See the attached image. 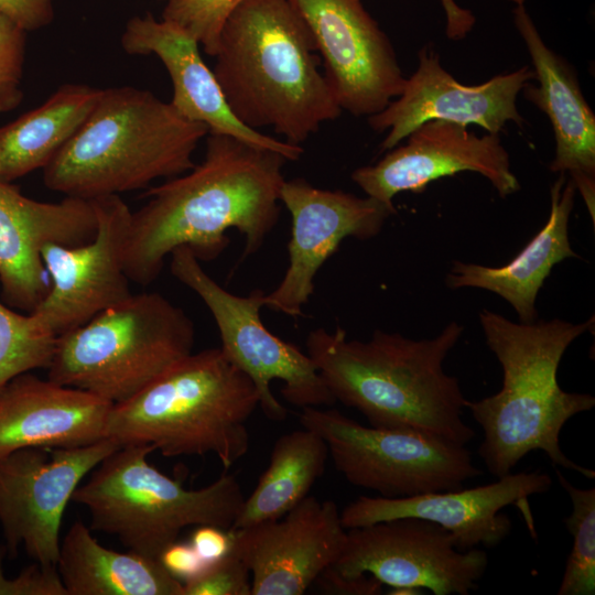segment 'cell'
Segmentation results:
<instances>
[{"label":"cell","instance_id":"1","mask_svg":"<svg viewBox=\"0 0 595 595\" xmlns=\"http://www.w3.org/2000/svg\"><path fill=\"white\" fill-rule=\"evenodd\" d=\"M288 161L277 151L208 133L203 162L147 191V202L131 212L125 247L129 280L151 284L181 246L199 261L214 260L228 247L231 228L245 239L241 259L256 255L278 223Z\"/></svg>","mask_w":595,"mask_h":595},{"label":"cell","instance_id":"23","mask_svg":"<svg viewBox=\"0 0 595 595\" xmlns=\"http://www.w3.org/2000/svg\"><path fill=\"white\" fill-rule=\"evenodd\" d=\"M112 403L24 372L0 387V459L26 447H76L105 439Z\"/></svg>","mask_w":595,"mask_h":595},{"label":"cell","instance_id":"19","mask_svg":"<svg viewBox=\"0 0 595 595\" xmlns=\"http://www.w3.org/2000/svg\"><path fill=\"white\" fill-rule=\"evenodd\" d=\"M250 571L251 595H302L342 554L347 530L333 500L306 496L283 517L230 529Z\"/></svg>","mask_w":595,"mask_h":595},{"label":"cell","instance_id":"20","mask_svg":"<svg viewBox=\"0 0 595 595\" xmlns=\"http://www.w3.org/2000/svg\"><path fill=\"white\" fill-rule=\"evenodd\" d=\"M93 201L65 196L48 203L29 198L0 180V285L3 302L32 313L46 295L50 279L41 251L46 244L77 246L97 231Z\"/></svg>","mask_w":595,"mask_h":595},{"label":"cell","instance_id":"24","mask_svg":"<svg viewBox=\"0 0 595 595\" xmlns=\"http://www.w3.org/2000/svg\"><path fill=\"white\" fill-rule=\"evenodd\" d=\"M576 192L572 180L560 173L550 191L548 221L524 248L501 267L454 261L445 278L447 288L494 292L515 309L520 322H534L536 300L552 268L566 258L578 257L569 240V219Z\"/></svg>","mask_w":595,"mask_h":595},{"label":"cell","instance_id":"25","mask_svg":"<svg viewBox=\"0 0 595 595\" xmlns=\"http://www.w3.org/2000/svg\"><path fill=\"white\" fill-rule=\"evenodd\" d=\"M56 567L67 595H183L159 560L107 549L82 521L61 541Z\"/></svg>","mask_w":595,"mask_h":595},{"label":"cell","instance_id":"7","mask_svg":"<svg viewBox=\"0 0 595 595\" xmlns=\"http://www.w3.org/2000/svg\"><path fill=\"white\" fill-rule=\"evenodd\" d=\"M152 445H122L104 458L73 494L94 531L115 536L129 551L159 560L187 527L229 529L245 495L237 477L224 474L199 489H187L151 465Z\"/></svg>","mask_w":595,"mask_h":595},{"label":"cell","instance_id":"34","mask_svg":"<svg viewBox=\"0 0 595 595\" xmlns=\"http://www.w3.org/2000/svg\"><path fill=\"white\" fill-rule=\"evenodd\" d=\"M55 0H0V12L25 32L46 26L54 15Z\"/></svg>","mask_w":595,"mask_h":595},{"label":"cell","instance_id":"33","mask_svg":"<svg viewBox=\"0 0 595 595\" xmlns=\"http://www.w3.org/2000/svg\"><path fill=\"white\" fill-rule=\"evenodd\" d=\"M2 558L3 554L0 553V594L67 595L56 566L34 563L10 580L2 574Z\"/></svg>","mask_w":595,"mask_h":595},{"label":"cell","instance_id":"10","mask_svg":"<svg viewBox=\"0 0 595 595\" xmlns=\"http://www.w3.org/2000/svg\"><path fill=\"white\" fill-rule=\"evenodd\" d=\"M170 271L205 303L217 325L225 356L256 386L259 407L273 421H282L286 409L271 391L273 380H282V397L299 408L332 405L335 399L311 357L295 345L271 333L260 310L266 292L232 294L218 284L186 247L174 249Z\"/></svg>","mask_w":595,"mask_h":595},{"label":"cell","instance_id":"14","mask_svg":"<svg viewBox=\"0 0 595 595\" xmlns=\"http://www.w3.org/2000/svg\"><path fill=\"white\" fill-rule=\"evenodd\" d=\"M91 201L95 237L77 246L46 244L41 251L50 289L32 313L57 337L132 294L125 269L132 210L119 195Z\"/></svg>","mask_w":595,"mask_h":595},{"label":"cell","instance_id":"35","mask_svg":"<svg viewBox=\"0 0 595 595\" xmlns=\"http://www.w3.org/2000/svg\"><path fill=\"white\" fill-rule=\"evenodd\" d=\"M313 584L322 593L333 595H378L383 586L371 575L344 576L332 566L324 570Z\"/></svg>","mask_w":595,"mask_h":595},{"label":"cell","instance_id":"9","mask_svg":"<svg viewBox=\"0 0 595 595\" xmlns=\"http://www.w3.org/2000/svg\"><path fill=\"white\" fill-rule=\"evenodd\" d=\"M299 419L323 437L335 468L349 484L380 497L458 489L483 474L466 445L435 434L366 426L337 409L302 408Z\"/></svg>","mask_w":595,"mask_h":595},{"label":"cell","instance_id":"13","mask_svg":"<svg viewBox=\"0 0 595 595\" xmlns=\"http://www.w3.org/2000/svg\"><path fill=\"white\" fill-rule=\"evenodd\" d=\"M322 56L342 111L367 118L382 111L405 77L386 33L361 0H291Z\"/></svg>","mask_w":595,"mask_h":595},{"label":"cell","instance_id":"4","mask_svg":"<svg viewBox=\"0 0 595 595\" xmlns=\"http://www.w3.org/2000/svg\"><path fill=\"white\" fill-rule=\"evenodd\" d=\"M593 320L515 323L488 310L479 313L486 344L502 369V386L495 394L467 400L465 408L483 430L478 455L495 477L510 474L526 455L542 451L554 467L595 478L593 469L570 459L560 446L565 423L593 409L595 398L564 391L558 382L565 350Z\"/></svg>","mask_w":595,"mask_h":595},{"label":"cell","instance_id":"3","mask_svg":"<svg viewBox=\"0 0 595 595\" xmlns=\"http://www.w3.org/2000/svg\"><path fill=\"white\" fill-rule=\"evenodd\" d=\"M291 0H242L225 21L214 75L232 115L301 145L342 109Z\"/></svg>","mask_w":595,"mask_h":595},{"label":"cell","instance_id":"29","mask_svg":"<svg viewBox=\"0 0 595 595\" xmlns=\"http://www.w3.org/2000/svg\"><path fill=\"white\" fill-rule=\"evenodd\" d=\"M57 336L34 313L0 301V387L18 375L47 369Z\"/></svg>","mask_w":595,"mask_h":595},{"label":"cell","instance_id":"8","mask_svg":"<svg viewBox=\"0 0 595 595\" xmlns=\"http://www.w3.org/2000/svg\"><path fill=\"white\" fill-rule=\"evenodd\" d=\"M194 344L195 326L182 307L156 292L132 293L60 335L47 378L116 404L191 355Z\"/></svg>","mask_w":595,"mask_h":595},{"label":"cell","instance_id":"21","mask_svg":"<svg viewBox=\"0 0 595 595\" xmlns=\"http://www.w3.org/2000/svg\"><path fill=\"white\" fill-rule=\"evenodd\" d=\"M128 54H154L165 66L173 86L170 104L185 119L202 123L208 133L231 136L296 161L304 150L242 125L230 111L221 88L199 53V43L178 24L151 14L130 19L121 35Z\"/></svg>","mask_w":595,"mask_h":595},{"label":"cell","instance_id":"39","mask_svg":"<svg viewBox=\"0 0 595 595\" xmlns=\"http://www.w3.org/2000/svg\"><path fill=\"white\" fill-rule=\"evenodd\" d=\"M388 594L392 595H418V594H424L423 589L419 588H409V587H402V588H392Z\"/></svg>","mask_w":595,"mask_h":595},{"label":"cell","instance_id":"28","mask_svg":"<svg viewBox=\"0 0 595 595\" xmlns=\"http://www.w3.org/2000/svg\"><path fill=\"white\" fill-rule=\"evenodd\" d=\"M558 480L567 493L572 511L564 519L573 538L558 595L595 594V488L572 485L555 467Z\"/></svg>","mask_w":595,"mask_h":595},{"label":"cell","instance_id":"38","mask_svg":"<svg viewBox=\"0 0 595 595\" xmlns=\"http://www.w3.org/2000/svg\"><path fill=\"white\" fill-rule=\"evenodd\" d=\"M446 17V35L451 40H463L475 24L474 14L455 0H440Z\"/></svg>","mask_w":595,"mask_h":595},{"label":"cell","instance_id":"18","mask_svg":"<svg viewBox=\"0 0 595 595\" xmlns=\"http://www.w3.org/2000/svg\"><path fill=\"white\" fill-rule=\"evenodd\" d=\"M405 139L404 144L392 148L377 163L351 173V180L367 196L394 206L397 194L421 193L432 181L464 171L486 177L500 197L520 190L509 153L497 133L478 137L466 126L431 120Z\"/></svg>","mask_w":595,"mask_h":595},{"label":"cell","instance_id":"16","mask_svg":"<svg viewBox=\"0 0 595 595\" xmlns=\"http://www.w3.org/2000/svg\"><path fill=\"white\" fill-rule=\"evenodd\" d=\"M418 57L419 65L405 78L401 94L382 111L367 118L375 131H387L381 150L399 145L413 130L431 120L473 123L497 134L508 122L522 126L517 97L534 79L531 67L522 66L468 86L444 69L433 47H422Z\"/></svg>","mask_w":595,"mask_h":595},{"label":"cell","instance_id":"22","mask_svg":"<svg viewBox=\"0 0 595 595\" xmlns=\"http://www.w3.org/2000/svg\"><path fill=\"white\" fill-rule=\"evenodd\" d=\"M513 22L530 55L533 80L538 83H528L522 89L523 96L547 115L554 133L555 153L550 170L569 175L594 224V112L582 93L574 68L544 43L523 4L513 9Z\"/></svg>","mask_w":595,"mask_h":595},{"label":"cell","instance_id":"27","mask_svg":"<svg viewBox=\"0 0 595 595\" xmlns=\"http://www.w3.org/2000/svg\"><path fill=\"white\" fill-rule=\"evenodd\" d=\"M328 447L316 432L303 428L281 435L267 469L229 529L275 520L299 505L324 474Z\"/></svg>","mask_w":595,"mask_h":595},{"label":"cell","instance_id":"26","mask_svg":"<svg viewBox=\"0 0 595 595\" xmlns=\"http://www.w3.org/2000/svg\"><path fill=\"white\" fill-rule=\"evenodd\" d=\"M101 89L64 84L41 106L0 127V180L12 183L43 169L74 136Z\"/></svg>","mask_w":595,"mask_h":595},{"label":"cell","instance_id":"17","mask_svg":"<svg viewBox=\"0 0 595 595\" xmlns=\"http://www.w3.org/2000/svg\"><path fill=\"white\" fill-rule=\"evenodd\" d=\"M552 479L540 470L507 474L496 482L468 489L434 491L412 497L360 496L340 511L343 527H364L398 518H420L447 530L455 548L468 551L479 545L496 548L511 531V520L500 511L519 507L532 527L528 499L544 494Z\"/></svg>","mask_w":595,"mask_h":595},{"label":"cell","instance_id":"32","mask_svg":"<svg viewBox=\"0 0 595 595\" xmlns=\"http://www.w3.org/2000/svg\"><path fill=\"white\" fill-rule=\"evenodd\" d=\"M183 595H251L250 571L230 552L197 576L183 582Z\"/></svg>","mask_w":595,"mask_h":595},{"label":"cell","instance_id":"6","mask_svg":"<svg viewBox=\"0 0 595 595\" xmlns=\"http://www.w3.org/2000/svg\"><path fill=\"white\" fill-rule=\"evenodd\" d=\"M259 405L250 378L219 348L192 353L136 396L112 404L105 437L152 445L163 456L215 455L229 468L249 450Z\"/></svg>","mask_w":595,"mask_h":595},{"label":"cell","instance_id":"40","mask_svg":"<svg viewBox=\"0 0 595 595\" xmlns=\"http://www.w3.org/2000/svg\"><path fill=\"white\" fill-rule=\"evenodd\" d=\"M508 1L513 2L517 6L524 4V2H526V0H508Z\"/></svg>","mask_w":595,"mask_h":595},{"label":"cell","instance_id":"30","mask_svg":"<svg viewBox=\"0 0 595 595\" xmlns=\"http://www.w3.org/2000/svg\"><path fill=\"white\" fill-rule=\"evenodd\" d=\"M242 0H166L162 19L172 21L190 33L214 56L221 28Z\"/></svg>","mask_w":595,"mask_h":595},{"label":"cell","instance_id":"12","mask_svg":"<svg viewBox=\"0 0 595 595\" xmlns=\"http://www.w3.org/2000/svg\"><path fill=\"white\" fill-rule=\"evenodd\" d=\"M487 566L484 550L459 551L443 527L412 517L348 529L345 548L332 565L344 576L369 574L391 588L434 595H468Z\"/></svg>","mask_w":595,"mask_h":595},{"label":"cell","instance_id":"36","mask_svg":"<svg viewBox=\"0 0 595 595\" xmlns=\"http://www.w3.org/2000/svg\"><path fill=\"white\" fill-rule=\"evenodd\" d=\"M159 561L171 575L182 582L197 576L208 566L190 542L171 543L161 552Z\"/></svg>","mask_w":595,"mask_h":595},{"label":"cell","instance_id":"2","mask_svg":"<svg viewBox=\"0 0 595 595\" xmlns=\"http://www.w3.org/2000/svg\"><path fill=\"white\" fill-rule=\"evenodd\" d=\"M463 329L451 322L436 337L419 340L377 329L358 340L339 326L318 327L307 334L305 348L335 401L358 410L371 426L466 445L475 435L463 420L467 399L443 367Z\"/></svg>","mask_w":595,"mask_h":595},{"label":"cell","instance_id":"31","mask_svg":"<svg viewBox=\"0 0 595 595\" xmlns=\"http://www.w3.org/2000/svg\"><path fill=\"white\" fill-rule=\"evenodd\" d=\"M25 31L0 12V113L17 108L25 58Z\"/></svg>","mask_w":595,"mask_h":595},{"label":"cell","instance_id":"11","mask_svg":"<svg viewBox=\"0 0 595 595\" xmlns=\"http://www.w3.org/2000/svg\"><path fill=\"white\" fill-rule=\"evenodd\" d=\"M120 445L110 439L76 447H26L0 459V526L11 556L23 545L56 566L63 515L83 479Z\"/></svg>","mask_w":595,"mask_h":595},{"label":"cell","instance_id":"15","mask_svg":"<svg viewBox=\"0 0 595 595\" xmlns=\"http://www.w3.org/2000/svg\"><path fill=\"white\" fill-rule=\"evenodd\" d=\"M280 202L291 214L289 264L280 284L266 294L264 306L285 315H303L314 279L347 237L377 236L396 207L370 196L323 190L303 178L284 180Z\"/></svg>","mask_w":595,"mask_h":595},{"label":"cell","instance_id":"37","mask_svg":"<svg viewBox=\"0 0 595 595\" xmlns=\"http://www.w3.org/2000/svg\"><path fill=\"white\" fill-rule=\"evenodd\" d=\"M232 532L217 526H196L192 531L190 543L197 554L208 565L213 564L231 552Z\"/></svg>","mask_w":595,"mask_h":595},{"label":"cell","instance_id":"5","mask_svg":"<svg viewBox=\"0 0 595 595\" xmlns=\"http://www.w3.org/2000/svg\"><path fill=\"white\" fill-rule=\"evenodd\" d=\"M206 126L132 86L101 89L94 109L43 167L44 185L83 199L141 190L194 167Z\"/></svg>","mask_w":595,"mask_h":595}]
</instances>
